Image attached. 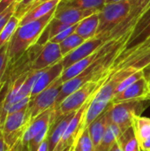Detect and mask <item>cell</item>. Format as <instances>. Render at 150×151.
<instances>
[{"label":"cell","instance_id":"4dcf8cb0","mask_svg":"<svg viewBox=\"0 0 150 151\" xmlns=\"http://www.w3.org/2000/svg\"><path fill=\"white\" fill-rule=\"evenodd\" d=\"M18 4L19 3H15V4H11L5 11H4L3 12L0 13V34L3 31V29L4 28V27L6 26V24L8 23V21L10 20V19L15 14L16 7H17Z\"/></svg>","mask_w":150,"mask_h":151},{"label":"cell","instance_id":"c3c4849f","mask_svg":"<svg viewBox=\"0 0 150 151\" xmlns=\"http://www.w3.org/2000/svg\"><path fill=\"white\" fill-rule=\"evenodd\" d=\"M72 151H74V150H73V148H72Z\"/></svg>","mask_w":150,"mask_h":151},{"label":"cell","instance_id":"ffe728a7","mask_svg":"<svg viewBox=\"0 0 150 151\" xmlns=\"http://www.w3.org/2000/svg\"><path fill=\"white\" fill-rule=\"evenodd\" d=\"M110 124H111V120H110V118L108 116L107 110H106L105 112H103L99 118H97L93 123H91L88 127V129L93 140L95 148L100 143V142L103 138Z\"/></svg>","mask_w":150,"mask_h":151},{"label":"cell","instance_id":"8992f818","mask_svg":"<svg viewBox=\"0 0 150 151\" xmlns=\"http://www.w3.org/2000/svg\"><path fill=\"white\" fill-rule=\"evenodd\" d=\"M27 109L28 107L12 112L7 115L1 122L0 128L9 149H11L21 141L23 134L29 125Z\"/></svg>","mask_w":150,"mask_h":151},{"label":"cell","instance_id":"f35d334b","mask_svg":"<svg viewBox=\"0 0 150 151\" xmlns=\"http://www.w3.org/2000/svg\"><path fill=\"white\" fill-rule=\"evenodd\" d=\"M111 151H123L122 148H121V147H120V145L118 144V141H117V142L115 143V145L113 146V148L111 150Z\"/></svg>","mask_w":150,"mask_h":151},{"label":"cell","instance_id":"7bdbcfd3","mask_svg":"<svg viewBox=\"0 0 150 151\" xmlns=\"http://www.w3.org/2000/svg\"><path fill=\"white\" fill-rule=\"evenodd\" d=\"M123 0H106V4H111V3H116V2H120Z\"/></svg>","mask_w":150,"mask_h":151},{"label":"cell","instance_id":"603a6c76","mask_svg":"<svg viewBox=\"0 0 150 151\" xmlns=\"http://www.w3.org/2000/svg\"><path fill=\"white\" fill-rule=\"evenodd\" d=\"M106 4V0H71L68 2H61L58 5L74 7L82 10H92L97 12L104 7Z\"/></svg>","mask_w":150,"mask_h":151},{"label":"cell","instance_id":"e575fe53","mask_svg":"<svg viewBox=\"0 0 150 151\" xmlns=\"http://www.w3.org/2000/svg\"><path fill=\"white\" fill-rule=\"evenodd\" d=\"M20 0H2L0 2V13L5 11L8 7L15 3H19Z\"/></svg>","mask_w":150,"mask_h":151},{"label":"cell","instance_id":"6da1fadb","mask_svg":"<svg viewBox=\"0 0 150 151\" xmlns=\"http://www.w3.org/2000/svg\"><path fill=\"white\" fill-rule=\"evenodd\" d=\"M55 11L39 19L19 25L9 43V65L15 64L32 46L36 44L54 17Z\"/></svg>","mask_w":150,"mask_h":151},{"label":"cell","instance_id":"681fc988","mask_svg":"<svg viewBox=\"0 0 150 151\" xmlns=\"http://www.w3.org/2000/svg\"><path fill=\"white\" fill-rule=\"evenodd\" d=\"M149 90H150V82H149Z\"/></svg>","mask_w":150,"mask_h":151},{"label":"cell","instance_id":"ac0fdd59","mask_svg":"<svg viewBox=\"0 0 150 151\" xmlns=\"http://www.w3.org/2000/svg\"><path fill=\"white\" fill-rule=\"evenodd\" d=\"M60 1L61 0H49V1L43 2L38 5L31 8L21 18L19 25H23V24H26L27 22L39 19L46 16L47 14H49L50 12H51L57 9Z\"/></svg>","mask_w":150,"mask_h":151},{"label":"cell","instance_id":"52a82bcc","mask_svg":"<svg viewBox=\"0 0 150 151\" xmlns=\"http://www.w3.org/2000/svg\"><path fill=\"white\" fill-rule=\"evenodd\" d=\"M63 82L58 78L50 86L31 99L27 109L29 124L38 116L55 106Z\"/></svg>","mask_w":150,"mask_h":151},{"label":"cell","instance_id":"ee69618b","mask_svg":"<svg viewBox=\"0 0 150 151\" xmlns=\"http://www.w3.org/2000/svg\"><path fill=\"white\" fill-rule=\"evenodd\" d=\"M72 148H73V146H71V147H68V148H66L65 150H63V151H72Z\"/></svg>","mask_w":150,"mask_h":151},{"label":"cell","instance_id":"836d02e7","mask_svg":"<svg viewBox=\"0 0 150 151\" xmlns=\"http://www.w3.org/2000/svg\"><path fill=\"white\" fill-rule=\"evenodd\" d=\"M77 25H73V26H71L69 27L68 28L65 29L64 31H62L61 33H59L58 35H57L56 36H54L53 38L50 39V42H55V43H60L62 42L65 39H66L68 36H70L71 35H72L73 33H75V30H76V27H77Z\"/></svg>","mask_w":150,"mask_h":151},{"label":"cell","instance_id":"3957f363","mask_svg":"<svg viewBox=\"0 0 150 151\" xmlns=\"http://www.w3.org/2000/svg\"><path fill=\"white\" fill-rule=\"evenodd\" d=\"M150 105L149 99H135L118 104H110L107 113L111 123L116 124L123 131L132 127L135 117L141 116Z\"/></svg>","mask_w":150,"mask_h":151},{"label":"cell","instance_id":"d4e9b609","mask_svg":"<svg viewBox=\"0 0 150 151\" xmlns=\"http://www.w3.org/2000/svg\"><path fill=\"white\" fill-rule=\"evenodd\" d=\"M19 23L20 19L15 15H13L10 19V20L8 21V23L0 34V48L5 45L6 43L10 42L17 28L19 27Z\"/></svg>","mask_w":150,"mask_h":151},{"label":"cell","instance_id":"60d3db41","mask_svg":"<svg viewBox=\"0 0 150 151\" xmlns=\"http://www.w3.org/2000/svg\"><path fill=\"white\" fill-rule=\"evenodd\" d=\"M20 142H21V141L20 142H19L14 147H12L11 149H9L7 151H19V144H20Z\"/></svg>","mask_w":150,"mask_h":151},{"label":"cell","instance_id":"d590c367","mask_svg":"<svg viewBox=\"0 0 150 151\" xmlns=\"http://www.w3.org/2000/svg\"><path fill=\"white\" fill-rule=\"evenodd\" d=\"M8 150H9V147H8L7 143L5 142L2 130L0 128V151H7Z\"/></svg>","mask_w":150,"mask_h":151},{"label":"cell","instance_id":"277c9868","mask_svg":"<svg viewBox=\"0 0 150 151\" xmlns=\"http://www.w3.org/2000/svg\"><path fill=\"white\" fill-rule=\"evenodd\" d=\"M109 76L96 81H89L68 96L58 106L54 108L51 124H53L61 116L78 111L102 87Z\"/></svg>","mask_w":150,"mask_h":151},{"label":"cell","instance_id":"7dc6e473","mask_svg":"<svg viewBox=\"0 0 150 151\" xmlns=\"http://www.w3.org/2000/svg\"><path fill=\"white\" fill-rule=\"evenodd\" d=\"M138 151H142V150H141V149H140V150H138Z\"/></svg>","mask_w":150,"mask_h":151},{"label":"cell","instance_id":"30bf717a","mask_svg":"<svg viewBox=\"0 0 150 151\" xmlns=\"http://www.w3.org/2000/svg\"><path fill=\"white\" fill-rule=\"evenodd\" d=\"M63 55L58 43L52 42H46L40 50L37 57L32 63L31 70L41 71L46 69L63 59Z\"/></svg>","mask_w":150,"mask_h":151},{"label":"cell","instance_id":"9a60e30c","mask_svg":"<svg viewBox=\"0 0 150 151\" xmlns=\"http://www.w3.org/2000/svg\"><path fill=\"white\" fill-rule=\"evenodd\" d=\"M53 111H54V107L50 108V110L46 111L45 112L38 116L27 127L23 134V136L21 138V143L23 145H27L42 130L51 125Z\"/></svg>","mask_w":150,"mask_h":151},{"label":"cell","instance_id":"83f0119b","mask_svg":"<svg viewBox=\"0 0 150 151\" xmlns=\"http://www.w3.org/2000/svg\"><path fill=\"white\" fill-rule=\"evenodd\" d=\"M9 43L0 48V90L4 82V76L9 65Z\"/></svg>","mask_w":150,"mask_h":151},{"label":"cell","instance_id":"2e32d148","mask_svg":"<svg viewBox=\"0 0 150 151\" xmlns=\"http://www.w3.org/2000/svg\"><path fill=\"white\" fill-rule=\"evenodd\" d=\"M76 111H72V112H70L64 116H61L53 124L50 125V129L48 138H47L48 145H49V151L54 150L55 148L57 147V145L59 143L70 121L75 115Z\"/></svg>","mask_w":150,"mask_h":151},{"label":"cell","instance_id":"484cf974","mask_svg":"<svg viewBox=\"0 0 150 151\" xmlns=\"http://www.w3.org/2000/svg\"><path fill=\"white\" fill-rule=\"evenodd\" d=\"M84 42H85V40L76 33H73L72 35L68 36L66 39H65L62 42L59 43L63 57H65L70 52L76 50Z\"/></svg>","mask_w":150,"mask_h":151},{"label":"cell","instance_id":"9c48e42d","mask_svg":"<svg viewBox=\"0 0 150 151\" xmlns=\"http://www.w3.org/2000/svg\"><path fill=\"white\" fill-rule=\"evenodd\" d=\"M117 42L118 41L112 40V41H110V42L104 43L102 47H100L96 51H95L90 56H88V57L76 62L75 64L72 65L68 68L65 69L62 75L60 76V81L63 83H65V81L76 77L80 73H81L83 71H85L88 67H89L96 60H98L99 58H101L104 57L105 55H107L115 47Z\"/></svg>","mask_w":150,"mask_h":151},{"label":"cell","instance_id":"f6af8a7d","mask_svg":"<svg viewBox=\"0 0 150 151\" xmlns=\"http://www.w3.org/2000/svg\"><path fill=\"white\" fill-rule=\"evenodd\" d=\"M0 126H1V103H0Z\"/></svg>","mask_w":150,"mask_h":151},{"label":"cell","instance_id":"e0dca14e","mask_svg":"<svg viewBox=\"0 0 150 151\" xmlns=\"http://www.w3.org/2000/svg\"><path fill=\"white\" fill-rule=\"evenodd\" d=\"M135 137L142 151H150V119L138 116L133 120L132 126Z\"/></svg>","mask_w":150,"mask_h":151},{"label":"cell","instance_id":"5b68a950","mask_svg":"<svg viewBox=\"0 0 150 151\" xmlns=\"http://www.w3.org/2000/svg\"><path fill=\"white\" fill-rule=\"evenodd\" d=\"M132 5L130 0L106 4L99 12V26L95 37H102L118 26L129 14Z\"/></svg>","mask_w":150,"mask_h":151},{"label":"cell","instance_id":"bcb514c9","mask_svg":"<svg viewBox=\"0 0 150 151\" xmlns=\"http://www.w3.org/2000/svg\"><path fill=\"white\" fill-rule=\"evenodd\" d=\"M68 1H71V0H61V2H68Z\"/></svg>","mask_w":150,"mask_h":151},{"label":"cell","instance_id":"5bb4252c","mask_svg":"<svg viewBox=\"0 0 150 151\" xmlns=\"http://www.w3.org/2000/svg\"><path fill=\"white\" fill-rule=\"evenodd\" d=\"M95 12H97L92 10H82L74 7L57 5L54 13V18L68 26H73Z\"/></svg>","mask_w":150,"mask_h":151},{"label":"cell","instance_id":"ab89813d","mask_svg":"<svg viewBox=\"0 0 150 151\" xmlns=\"http://www.w3.org/2000/svg\"><path fill=\"white\" fill-rule=\"evenodd\" d=\"M46 1H49V0H36V1L32 4V6L30 7V9L33 8V7H34V6H36V5H38V4H42V3H43V2H46ZM30 9H29V10H30ZM29 10H28V11H29ZM28 11H27V12H28Z\"/></svg>","mask_w":150,"mask_h":151},{"label":"cell","instance_id":"4316f807","mask_svg":"<svg viewBox=\"0 0 150 151\" xmlns=\"http://www.w3.org/2000/svg\"><path fill=\"white\" fill-rule=\"evenodd\" d=\"M74 151H94L95 145L88 127L82 131L80 137L73 145Z\"/></svg>","mask_w":150,"mask_h":151},{"label":"cell","instance_id":"8d00e7d4","mask_svg":"<svg viewBox=\"0 0 150 151\" xmlns=\"http://www.w3.org/2000/svg\"><path fill=\"white\" fill-rule=\"evenodd\" d=\"M37 151H49V145H48V140L47 139L41 144L40 148L38 149Z\"/></svg>","mask_w":150,"mask_h":151},{"label":"cell","instance_id":"8fae6325","mask_svg":"<svg viewBox=\"0 0 150 151\" xmlns=\"http://www.w3.org/2000/svg\"><path fill=\"white\" fill-rule=\"evenodd\" d=\"M105 42L103 41L101 37H93L85 41L81 45H80L76 50L70 52L68 55L63 58L62 64L64 65V69L68 68L76 62L90 56L95 51H96L100 47H102Z\"/></svg>","mask_w":150,"mask_h":151},{"label":"cell","instance_id":"f1b7e54d","mask_svg":"<svg viewBox=\"0 0 150 151\" xmlns=\"http://www.w3.org/2000/svg\"><path fill=\"white\" fill-rule=\"evenodd\" d=\"M50 126L45 127L43 130H42L38 134H36L27 144V150L28 151H37L38 149L40 148L41 144L47 139L48 137V134H49V132H50Z\"/></svg>","mask_w":150,"mask_h":151},{"label":"cell","instance_id":"f907efd6","mask_svg":"<svg viewBox=\"0 0 150 151\" xmlns=\"http://www.w3.org/2000/svg\"><path fill=\"white\" fill-rule=\"evenodd\" d=\"M1 1H2V0H0V2H1Z\"/></svg>","mask_w":150,"mask_h":151},{"label":"cell","instance_id":"7c38bea8","mask_svg":"<svg viewBox=\"0 0 150 151\" xmlns=\"http://www.w3.org/2000/svg\"><path fill=\"white\" fill-rule=\"evenodd\" d=\"M135 99H149L150 100L149 82L143 76L136 82L129 86L121 93L114 96L111 104H118L125 101Z\"/></svg>","mask_w":150,"mask_h":151},{"label":"cell","instance_id":"d6986e66","mask_svg":"<svg viewBox=\"0 0 150 151\" xmlns=\"http://www.w3.org/2000/svg\"><path fill=\"white\" fill-rule=\"evenodd\" d=\"M99 26V12L91 14L78 23L75 33L85 41L95 36Z\"/></svg>","mask_w":150,"mask_h":151},{"label":"cell","instance_id":"cb8c5ba5","mask_svg":"<svg viewBox=\"0 0 150 151\" xmlns=\"http://www.w3.org/2000/svg\"><path fill=\"white\" fill-rule=\"evenodd\" d=\"M118 142L123 151H138L141 149L133 127L125 131L118 139Z\"/></svg>","mask_w":150,"mask_h":151},{"label":"cell","instance_id":"b9f144b4","mask_svg":"<svg viewBox=\"0 0 150 151\" xmlns=\"http://www.w3.org/2000/svg\"><path fill=\"white\" fill-rule=\"evenodd\" d=\"M19 151H28L27 145H23V144L20 142V144H19Z\"/></svg>","mask_w":150,"mask_h":151},{"label":"cell","instance_id":"7402d4cb","mask_svg":"<svg viewBox=\"0 0 150 151\" xmlns=\"http://www.w3.org/2000/svg\"><path fill=\"white\" fill-rule=\"evenodd\" d=\"M122 134L123 131L120 129V127L116 124L111 122L103 138L95 148L94 151H111Z\"/></svg>","mask_w":150,"mask_h":151},{"label":"cell","instance_id":"1f68e13d","mask_svg":"<svg viewBox=\"0 0 150 151\" xmlns=\"http://www.w3.org/2000/svg\"><path fill=\"white\" fill-rule=\"evenodd\" d=\"M149 65H150V50L149 52H147L146 54H144L143 56L138 58L134 61L128 64L125 68L132 66V67H133V68H135L137 70H142V69H144L145 67H147Z\"/></svg>","mask_w":150,"mask_h":151},{"label":"cell","instance_id":"ba28073f","mask_svg":"<svg viewBox=\"0 0 150 151\" xmlns=\"http://www.w3.org/2000/svg\"><path fill=\"white\" fill-rule=\"evenodd\" d=\"M95 94L76 111L75 115L73 116V118L70 121L62 139L60 140L59 143L57 145V147L55 148V150L53 151H63L65 150L66 148L74 145V143L76 142V141L80 137V134L84 130L83 124H84L86 112H87V110H88Z\"/></svg>","mask_w":150,"mask_h":151},{"label":"cell","instance_id":"44dd1931","mask_svg":"<svg viewBox=\"0 0 150 151\" xmlns=\"http://www.w3.org/2000/svg\"><path fill=\"white\" fill-rule=\"evenodd\" d=\"M149 39H150V23L145 27V28H144V29H143V30H142V31H141V33H140L133 41L129 42L128 43H126V44L124 46V48L121 50L119 55L116 58V59L114 60L112 65L111 66V68H110L111 73L112 69H113L115 66H117V65L122 61V59H123L125 57H126V56L128 55L129 52H131L133 50H134L136 47H138L140 44H141L142 42H144L145 41H147V40H149Z\"/></svg>","mask_w":150,"mask_h":151},{"label":"cell","instance_id":"d6a6232c","mask_svg":"<svg viewBox=\"0 0 150 151\" xmlns=\"http://www.w3.org/2000/svg\"><path fill=\"white\" fill-rule=\"evenodd\" d=\"M35 1L36 0H20L19 3L17 4L14 15L21 19V18L27 13V12L30 9V7Z\"/></svg>","mask_w":150,"mask_h":151},{"label":"cell","instance_id":"74e56055","mask_svg":"<svg viewBox=\"0 0 150 151\" xmlns=\"http://www.w3.org/2000/svg\"><path fill=\"white\" fill-rule=\"evenodd\" d=\"M143 72H144V77L147 79V81L150 82V65L145 67L144 69H142Z\"/></svg>","mask_w":150,"mask_h":151},{"label":"cell","instance_id":"7a4b0ae2","mask_svg":"<svg viewBox=\"0 0 150 151\" xmlns=\"http://www.w3.org/2000/svg\"><path fill=\"white\" fill-rule=\"evenodd\" d=\"M138 70L129 66L110 74L106 81L95 94L86 112L83 128L86 129L91 123L99 118L108 109L112 98L115 96L116 89L119 83L126 77L137 72Z\"/></svg>","mask_w":150,"mask_h":151},{"label":"cell","instance_id":"f546056e","mask_svg":"<svg viewBox=\"0 0 150 151\" xmlns=\"http://www.w3.org/2000/svg\"><path fill=\"white\" fill-rule=\"evenodd\" d=\"M144 76V72L143 70H138L137 72L133 73V74L129 75L128 77H126L123 81H121L119 83V85L118 86L116 92H115V96L121 93L122 91H124L126 88H127L129 86H131L132 84H133L134 82H136L138 80H140L141 78H142Z\"/></svg>","mask_w":150,"mask_h":151},{"label":"cell","instance_id":"4fadbf2b","mask_svg":"<svg viewBox=\"0 0 150 151\" xmlns=\"http://www.w3.org/2000/svg\"><path fill=\"white\" fill-rule=\"evenodd\" d=\"M64 65L62 64V60L54 65H51L46 69L41 70L38 78L36 79L30 97L31 99L36 96L38 94H40L42 91H43L45 88H47L49 86H50L53 82H55L60 76L62 75L64 72Z\"/></svg>","mask_w":150,"mask_h":151}]
</instances>
